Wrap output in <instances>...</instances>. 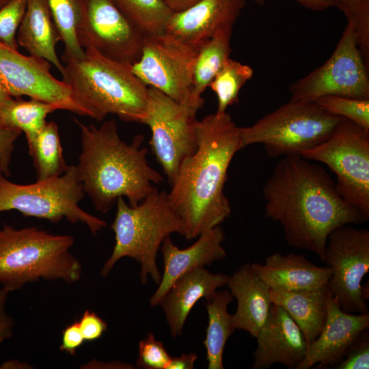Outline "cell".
Wrapping results in <instances>:
<instances>
[{"mask_svg":"<svg viewBox=\"0 0 369 369\" xmlns=\"http://www.w3.org/2000/svg\"><path fill=\"white\" fill-rule=\"evenodd\" d=\"M197 357L195 353H183L180 356L172 357L166 369H193Z\"/></svg>","mask_w":369,"mask_h":369,"instance_id":"cell-41","label":"cell"},{"mask_svg":"<svg viewBox=\"0 0 369 369\" xmlns=\"http://www.w3.org/2000/svg\"><path fill=\"white\" fill-rule=\"evenodd\" d=\"M256 338L252 369H267L275 364L298 369L305 357L308 343L302 331L287 312L277 304L273 303Z\"/></svg>","mask_w":369,"mask_h":369,"instance_id":"cell-18","label":"cell"},{"mask_svg":"<svg viewBox=\"0 0 369 369\" xmlns=\"http://www.w3.org/2000/svg\"><path fill=\"white\" fill-rule=\"evenodd\" d=\"M197 50L165 33L146 35L133 73L148 87L197 109L191 98L193 70Z\"/></svg>","mask_w":369,"mask_h":369,"instance_id":"cell-13","label":"cell"},{"mask_svg":"<svg viewBox=\"0 0 369 369\" xmlns=\"http://www.w3.org/2000/svg\"><path fill=\"white\" fill-rule=\"evenodd\" d=\"M146 35L163 33L173 12L163 0H112Z\"/></svg>","mask_w":369,"mask_h":369,"instance_id":"cell-29","label":"cell"},{"mask_svg":"<svg viewBox=\"0 0 369 369\" xmlns=\"http://www.w3.org/2000/svg\"><path fill=\"white\" fill-rule=\"evenodd\" d=\"M84 193L76 165L68 166L60 176L29 184L12 182L0 173V213L16 210L54 223L66 218L85 224L96 235L107 223L80 208Z\"/></svg>","mask_w":369,"mask_h":369,"instance_id":"cell-8","label":"cell"},{"mask_svg":"<svg viewBox=\"0 0 369 369\" xmlns=\"http://www.w3.org/2000/svg\"><path fill=\"white\" fill-rule=\"evenodd\" d=\"M50 69L47 60L23 55L0 43V83L12 98L27 96L86 115L73 99L69 85L53 77Z\"/></svg>","mask_w":369,"mask_h":369,"instance_id":"cell-15","label":"cell"},{"mask_svg":"<svg viewBox=\"0 0 369 369\" xmlns=\"http://www.w3.org/2000/svg\"><path fill=\"white\" fill-rule=\"evenodd\" d=\"M228 276L213 273L200 266L179 277L161 301L170 334L176 338L182 333L189 314L195 303L208 300L217 288L227 284Z\"/></svg>","mask_w":369,"mask_h":369,"instance_id":"cell-20","label":"cell"},{"mask_svg":"<svg viewBox=\"0 0 369 369\" xmlns=\"http://www.w3.org/2000/svg\"><path fill=\"white\" fill-rule=\"evenodd\" d=\"M355 30L358 47L369 65V0H335Z\"/></svg>","mask_w":369,"mask_h":369,"instance_id":"cell-33","label":"cell"},{"mask_svg":"<svg viewBox=\"0 0 369 369\" xmlns=\"http://www.w3.org/2000/svg\"><path fill=\"white\" fill-rule=\"evenodd\" d=\"M77 34L81 47L133 65L139 59L146 35L112 0H81Z\"/></svg>","mask_w":369,"mask_h":369,"instance_id":"cell-14","label":"cell"},{"mask_svg":"<svg viewBox=\"0 0 369 369\" xmlns=\"http://www.w3.org/2000/svg\"><path fill=\"white\" fill-rule=\"evenodd\" d=\"M10 0H0V8L7 3Z\"/></svg>","mask_w":369,"mask_h":369,"instance_id":"cell-46","label":"cell"},{"mask_svg":"<svg viewBox=\"0 0 369 369\" xmlns=\"http://www.w3.org/2000/svg\"><path fill=\"white\" fill-rule=\"evenodd\" d=\"M329 295L327 286L299 291L271 288L273 303L281 306L291 316L308 345L318 337L325 323Z\"/></svg>","mask_w":369,"mask_h":369,"instance_id":"cell-24","label":"cell"},{"mask_svg":"<svg viewBox=\"0 0 369 369\" xmlns=\"http://www.w3.org/2000/svg\"><path fill=\"white\" fill-rule=\"evenodd\" d=\"M198 237L193 245L185 249L176 247L170 236L163 240L160 247L163 258V273L156 291L150 299L152 307L159 305L172 284L182 275L226 257L227 253L222 246L225 234L220 226L204 232Z\"/></svg>","mask_w":369,"mask_h":369,"instance_id":"cell-19","label":"cell"},{"mask_svg":"<svg viewBox=\"0 0 369 369\" xmlns=\"http://www.w3.org/2000/svg\"><path fill=\"white\" fill-rule=\"evenodd\" d=\"M22 131L16 128L0 126V173L5 177L10 176V165L14 144Z\"/></svg>","mask_w":369,"mask_h":369,"instance_id":"cell-37","label":"cell"},{"mask_svg":"<svg viewBox=\"0 0 369 369\" xmlns=\"http://www.w3.org/2000/svg\"><path fill=\"white\" fill-rule=\"evenodd\" d=\"M170 356L163 342L156 340L152 333L140 340L136 366L144 369H166Z\"/></svg>","mask_w":369,"mask_h":369,"instance_id":"cell-35","label":"cell"},{"mask_svg":"<svg viewBox=\"0 0 369 369\" xmlns=\"http://www.w3.org/2000/svg\"><path fill=\"white\" fill-rule=\"evenodd\" d=\"M27 0H10L0 8V43L17 49L16 32L23 18Z\"/></svg>","mask_w":369,"mask_h":369,"instance_id":"cell-34","label":"cell"},{"mask_svg":"<svg viewBox=\"0 0 369 369\" xmlns=\"http://www.w3.org/2000/svg\"><path fill=\"white\" fill-rule=\"evenodd\" d=\"M197 147L181 164L167 193L187 240L219 226L231 213L224 193L228 170L242 149L241 128L226 111L196 123Z\"/></svg>","mask_w":369,"mask_h":369,"instance_id":"cell-2","label":"cell"},{"mask_svg":"<svg viewBox=\"0 0 369 369\" xmlns=\"http://www.w3.org/2000/svg\"><path fill=\"white\" fill-rule=\"evenodd\" d=\"M13 98L8 93L5 89L0 83V114L8 102ZM1 126V125H0Z\"/></svg>","mask_w":369,"mask_h":369,"instance_id":"cell-45","label":"cell"},{"mask_svg":"<svg viewBox=\"0 0 369 369\" xmlns=\"http://www.w3.org/2000/svg\"><path fill=\"white\" fill-rule=\"evenodd\" d=\"M254 271L271 289L286 291L313 290L327 285L331 277L328 266H318L303 255L275 252L263 264L251 263Z\"/></svg>","mask_w":369,"mask_h":369,"instance_id":"cell-22","label":"cell"},{"mask_svg":"<svg viewBox=\"0 0 369 369\" xmlns=\"http://www.w3.org/2000/svg\"><path fill=\"white\" fill-rule=\"evenodd\" d=\"M334 369L369 368V332L366 329L347 349L343 359Z\"/></svg>","mask_w":369,"mask_h":369,"instance_id":"cell-36","label":"cell"},{"mask_svg":"<svg viewBox=\"0 0 369 369\" xmlns=\"http://www.w3.org/2000/svg\"><path fill=\"white\" fill-rule=\"evenodd\" d=\"M226 285L237 301V308L232 315L233 327L246 331L256 338L273 305L271 288L249 262L228 276Z\"/></svg>","mask_w":369,"mask_h":369,"instance_id":"cell-21","label":"cell"},{"mask_svg":"<svg viewBox=\"0 0 369 369\" xmlns=\"http://www.w3.org/2000/svg\"><path fill=\"white\" fill-rule=\"evenodd\" d=\"M259 5H264V0H253ZM305 8L314 10L323 11L331 7H336L335 0H295Z\"/></svg>","mask_w":369,"mask_h":369,"instance_id":"cell-42","label":"cell"},{"mask_svg":"<svg viewBox=\"0 0 369 369\" xmlns=\"http://www.w3.org/2000/svg\"><path fill=\"white\" fill-rule=\"evenodd\" d=\"M169 9L174 12L184 10L199 0H163Z\"/></svg>","mask_w":369,"mask_h":369,"instance_id":"cell-43","label":"cell"},{"mask_svg":"<svg viewBox=\"0 0 369 369\" xmlns=\"http://www.w3.org/2000/svg\"><path fill=\"white\" fill-rule=\"evenodd\" d=\"M265 217L282 226L287 244L318 255L328 236L367 220L340 195L326 170L301 155L284 156L263 187Z\"/></svg>","mask_w":369,"mask_h":369,"instance_id":"cell-1","label":"cell"},{"mask_svg":"<svg viewBox=\"0 0 369 369\" xmlns=\"http://www.w3.org/2000/svg\"><path fill=\"white\" fill-rule=\"evenodd\" d=\"M246 0H199L173 12L165 33L198 51L221 29L232 28Z\"/></svg>","mask_w":369,"mask_h":369,"instance_id":"cell-16","label":"cell"},{"mask_svg":"<svg viewBox=\"0 0 369 369\" xmlns=\"http://www.w3.org/2000/svg\"><path fill=\"white\" fill-rule=\"evenodd\" d=\"M368 67L357 45L353 25L347 21L329 58L289 87L291 98L315 101L327 95L369 100Z\"/></svg>","mask_w":369,"mask_h":369,"instance_id":"cell-11","label":"cell"},{"mask_svg":"<svg viewBox=\"0 0 369 369\" xmlns=\"http://www.w3.org/2000/svg\"><path fill=\"white\" fill-rule=\"evenodd\" d=\"M117 212L111 225L115 243L100 275L106 277L122 258L135 260L141 266L142 285L148 277L158 285L161 273L156 264L157 253L163 240L172 233L182 236V223L172 207L166 191L156 188L137 206L128 204L123 197L116 201Z\"/></svg>","mask_w":369,"mask_h":369,"instance_id":"cell-6","label":"cell"},{"mask_svg":"<svg viewBox=\"0 0 369 369\" xmlns=\"http://www.w3.org/2000/svg\"><path fill=\"white\" fill-rule=\"evenodd\" d=\"M30 365L26 362H23L18 360H9L4 361L1 366L0 368L2 369H21V368H30Z\"/></svg>","mask_w":369,"mask_h":369,"instance_id":"cell-44","label":"cell"},{"mask_svg":"<svg viewBox=\"0 0 369 369\" xmlns=\"http://www.w3.org/2000/svg\"><path fill=\"white\" fill-rule=\"evenodd\" d=\"M8 293L4 288L0 289V343L12 337L14 326L13 318L5 311Z\"/></svg>","mask_w":369,"mask_h":369,"instance_id":"cell-40","label":"cell"},{"mask_svg":"<svg viewBox=\"0 0 369 369\" xmlns=\"http://www.w3.org/2000/svg\"><path fill=\"white\" fill-rule=\"evenodd\" d=\"M57 109H60L55 104L34 98L29 100L12 98L1 112L0 125L20 129L25 133L29 143L47 123V115Z\"/></svg>","mask_w":369,"mask_h":369,"instance_id":"cell-28","label":"cell"},{"mask_svg":"<svg viewBox=\"0 0 369 369\" xmlns=\"http://www.w3.org/2000/svg\"><path fill=\"white\" fill-rule=\"evenodd\" d=\"M343 119L314 101L290 99L253 125L241 128L242 148L261 144L271 157L300 155L328 139Z\"/></svg>","mask_w":369,"mask_h":369,"instance_id":"cell-7","label":"cell"},{"mask_svg":"<svg viewBox=\"0 0 369 369\" xmlns=\"http://www.w3.org/2000/svg\"><path fill=\"white\" fill-rule=\"evenodd\" d=\"M325 323L318 337L308 345L305 357L298 369L332 368L361 332L369 328V313L343 311L331 294L327 299Z\"/></svg>","mask_w":369,"mask_h":369,"instance_id":"cell-17","label":"cell"},{"mask_svg":"<svg viewBox=\"0 0 369 369\" xmlns=\"http://www.w3.org/2000/svg\"><path fill=\"white\" fill-rule=\"evenodd\" d=\"M55 25L64 43V55L81 57L84 49L79 42L77 34L81 13V0H48Z\"/></svg>","mask_w":369,"mask_h":369,"instance_id":"cell-31","label":"cell"},{"mask_svg":"<svg viewBox=\"0 0 369 369\" xmlns=\"http://www.w3.org/2000/svg\"><path fill=\"white\" fill-rule=\"evenodd\" d=\"M331 269L327 288L340 308L351 314L368 312L361 281L369 271V230L344 225L328 236L323 259Z\"/></svg>","mask_w":369,"mask_h":369,"instance_id":"cell-12","label":"cell"},{"mask_svg":"<svg viewBox=\"0 0 369 369\" xmlns=\"http://www.w3.org/2000/svg\"><path fill=\"white\" fill-rule=\"evenodd\" d=\"M74 239L37 227L0 229V284L9 292L40 279L71 284L82 273L80 261L70 252Z\"/></svg>","mask_w":369,"mask_h":369,"instance_id":"cell-5","label":"cell"},{"mask_svg":"<svg viewBox=\"0 0 369 369\" xmlns=\"http://www.w3.org/2000/svg\"><path fill=\"white\" fill-rule=\"evenodd\" d=\"M37 174V180H46L64 174L68 165L63 156L58 127L47 122L35 138L27 143Z\"/></svg>","mask_w":369,"mask_h":369,"instance_id":"cell-27","label":"cell"},{"mask_svg":"<svg viewBox=\"0 0 369 369\" xmlns=\"http://www.w3.org/2000/svg\"><path fill=\"white\" fill-rule=\"evenodd\" d=\"M16 40L18 46L25 49L31 55L52 63L63 74L64 65L55 49L62 38L53 18L48 0H27Z\"/></svg>","mask_w":369,"mask_h":369,"instance_id":"cell-23","label":"cell"},{"mask_svg":"<svg viewBox=\"0 0 369 369\" xmlns=\"http://www.w3.org/2000/svg\"><path fill=\"white\" fill-rule=\"evenodd\" d=\"M85 341L79 321L67 326L62 331V340L59 348L62 351L74 355L77 349Z\"/></svg>","mask_w":369,"mask_h":369,"instance_id":"cell-39","label":"cell"},{"mask_svg":"<svg viewBox=\"0 0 369 369\" xmlns=\"http://www.w3.org/2000/svg\"><path fill=\"white\" fill-rule=\"evenodd\" d=\"M75 122L81 133L76 166L83 191L96 210L109 213L120 197L137 206L154 190L153 184L163 180L147 161L148 150L141 147L143 135H137L128 144L120 139L113 119L99 127Z\"/></svg>","mask_w":369,"mask_h":369,"instance_id":"cell-3","label":"cell"},{"mask_svg":"<svg viewBox=\"0 0 369 369\" xmlns=\"http://www.w3.org/2000/svg\"><path fill=\"white\" fill-rule=\"evenodd\" d=\"M232 32V28L220 30L197 51L193 70L191 98L200 108L204 102L202 93L230 57Z\"/></svg>","mask_w":369,"mask_h":369,"instance_id":"cell-26","label":"cell"},{"mask_svg":"<svg viewBox=\"0 0 369 369\" xmlns=\"http://www.w3.org/2000/svg\"><path fill=\"white\" fill-rule=\"evenodd\" d=\"M233 297L229 290L216 291L205 304L208 315L204 344L208 369H223V355L229 337L234 331L228 306Z\"/></svg>","mask_w":369,"mask_h":369,"instance_id":"cell-25","label":"cell"},{"mask_svg":"<svg viewBox=\"0 0 369 369\" xmlns=\"http://www.w3.org/2000/svg\"><path fill=\"white\" fill-rule=\"evenodd\" d=\"M253 74L248 65L230 57L225 62L208 86L217 95V113L226 112L229 106L238 102L241 89Z\"/></svg>","mask_w":369,"mask_h":369,"instance_id":"cell-30","label":"cell"},{"mask_svg":"<svg viewBox=\"0 0 369 369\" xmlns=\"http://www.w3.org/2000/svg\"><path fill=\"white\" fill-rule=\"evenodd\" d=\"M62 74L73 99L89 116L102 121L114 114L124 122L141 123L148 87L133 72L132 65L110 59L92 48L81 57L63 54Z\"/></svg>","mask_w":369,"mask_h":369,"instance_id":"cell-4","label":"cell"},{"mask_svg":"<svg viewBox=\"0 0 369 369\" xmlns=\"http://www.w3.org/2000/svg\"><path fill=\"white\" fill-rule=\"evenodd\" d=\"M300 155L325 164L342 198L369 219V131L344 118L328 139Z\"/></svg>","mask_w":369,"mask_h":369,"instance_id":"cell-9","label":"cell"},{"mask_svg":"<svg viewBox=\"0 0 369 369\" xmlns=\"http://www.w3.org/2000/svg\"><path fill=\"white\" fill-rule=\"evenodd\" d=\"M85 341L100 338L107 329V324L95 312L86 310L79 321Z\"/></svg>","mask_w":369,"mask_h":369,"instance_id":"cell-38","label":"cell"},{"mask_svg":"<svg viewBox=\"0 0 369 369\" xmlns=\"http://www.w3.org/2000/svg\"><path fill=\"white\" fill-rule=\"evenodd\" d=\"M197 111L148 87V105L142 124L150 128L151 150L167 176L169 185L182 163L197 149Z\"/></svg>","mask_w":369,"mask_h":369,"instance_id":"cell-10","label":"cell"},{"mask_svg":"<svg viewBox=\"0 0 369 369\" xmlns=\"http://www.w3.org/2000/svg\"><path fill=\"white\" fill-rule=\"evenodd\" d=\"M314 102L329 113L349 120L369 131V100L327 95Z\"/></svg>","mask_w":369,"mask_h":369,"instance_id":"cell-32","label":"cell"}]
</instances>
